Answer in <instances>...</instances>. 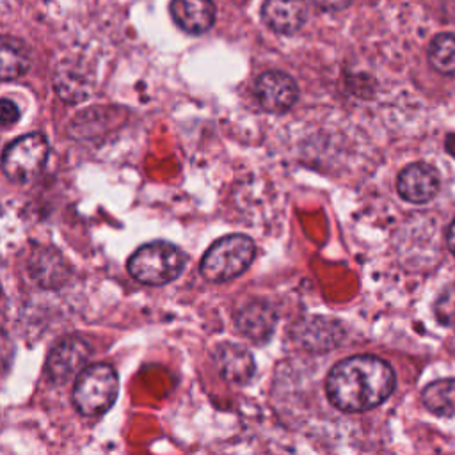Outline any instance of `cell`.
<instances>
[{
	"mask_svg": "<svg viewBox=\"0 0 455 455\" xmlns=\"http://www.w3.org/2000/svg\"><path fill=\"white\" fill-rule=\"evenodd\" d=\"M395 382V371L384 359L354 355L332 366L325 380V393L336 409L364 412L389 398Z\"/></svg>",
	"mask_w": 455,
	"mask_h": 455,
	"instance_id": "cell-1",
	"label": "cell"
},
{
	"mask_svg": "<svg viewBox=\"0 0 455 455\" xmlns=\"http://www.w3.org/2000/svg\"><path fill=\"white\" fill-rule=\"evenodd\" d=\"M254 242L245 235H228L210 245L201 259V274L212 283H226L243 274L254 259Z\"/></svg>",
	"mask_w": 455,
	"mask_h": 455,
	"instance_id": "cell-2",
	"label": "cell"
},
{
	"mask_svg": "<svg viewBox=\"0 0 455 455\" xmlns=\"http://www.w3.org/2000/svg\"><path fill=\"white\" fill-rule=\"evenodd\" d=\"M185 267L183 252L169 242L140 245L128 259V272L139 283L160 286L174 281Z\"/></svg>",
	"mask_w": 455,
	"mask_h": 455,
	"instance_id": "cell-3",
	"label": "cell"
},
{
	"mask_svg": "<svg viewBox=\"0 0 455 455\" xmlns=\"http://www.w3.org/2000/svg\"><path fill=\"white\" fill-rule=\"evenodd\" d=\"M119 379L112 366L98 363L84 368L73 387V403L84 416H96L112 407L117 398Z\"/></svg>",
	"mask_w": 455,
	"mask_h": 455,
	"instance_id": "cell-4",
	"label": "cell"
},
{
	"mask_svg": "<svg viewBox=\"0 0 455 455\" xmlns=\"http://www.w3.org/2000/svg\"><path fill=\"white\" fill-rule=\"evenodd\" d=\"M48 158V142L41 133H27L12 140L2 156V171L12 183L32 181Z\"/></svg>",
	"mask_w": 455,
	"mask_h": 455,
	"instance_id": "cell-5",
	"label": "cell"
},
{
	"mask_svg": "<svg viewBox=\"0 0 455 455\" xmlns=\"http://www.w3.org/2000/svg\"><path fill=\"white\" fill-rule=\"evenodd\" d=\"M89 355L91 348L82 338L68 336L50 350L46 359V373L55 384L66 382L85 368Z\"/></svg>",
	"mask_w": 455,
	"mask_h": 455,
	"instance_id": "cell-6",
	"label": "cell"
},
{
	"mask_svg": "<svg viewBox=\"0 0 455 455\" xmlns=\"http://www.w3.org/2000/svg\"><path fill=\"white\" fill-rule=\"evenodd\" d=\"M254 94L263 110L283 114L295 105L299 89L290 75L283 71H267L258 76Z\"/></svg>",
	"mask_w": 455,
	"mask_h": 455,
	"instance_id": "cell-7",
	"label": "cell"
},
{
	"mask_svg": "<svg viewBox=\"0 0 455 455\" xmlns=\"http://www.w3.org/2000/svg\"><path fill=\"white\" fill-rule=\"evenodd\" d=\"M439 172L425 162H416L403 167L396 178V190L400 197L414 204H423L434 199L439 192Z\"/></svg>",
	"mask_w": 455,
	"mask_h": 455,
	"instance_id": "cell-8",
	"label": "cell"
},
{
	"mask_svg": "<svg viewBox=\"0 0 455 455\" xmlns=\"http://www.w3.org/2000/svg\"><path fill=\"white\" fill-rule=\"evenodd\" d=\"M293 339L309 352H325L343 339V325L332 318L309 316L295 323Z\"/></svg>",
	"mask_w": 455,
	"mask_h": 455,
	"instance_id": "cell-9",
	"label": "cell"
},
{
	"mask_svg": "<svg viewBox=\"0 0 455 455\" xmlns=\"http://www.w3.org/2000/svg\"><path fill=\"white\" fill-rule=\"evenodd\" d=\"M28 272L32 279L43 288H59L66 284L71 268L64 256L52 247L39 245L28 258Z\"/></svg>",
	"mask_w": 455,
	"mask_h": 455,
	"instance_id": "cell-10",
	"label": "cell"
},
{
	"mask_svg": "<svg viewBox=\"0 0 455 455\" xmlns=\"http://www.w3.org/2000/svg\"><path fill=\"white\" fill-rule=\"evenodd\" d=\"M307 16L306 0H265L261 18L277 34H295L302 28Z\"/></svg>",
	"mask_w": 455,
	"mask_h": 455,
	"instance_id": "cell-11",
	"label": "cell"
},
{
	"mask_svg": "<svg viewBox=\"0 0 455 455\" xmlns=\"http://www.w3.org/2000/svg\"><path fill=\"white\" fill-rule=\"evenodd\" d=\"M235 323L238 331L251 341L265 343L275 329L277 315L268 302L252 300L236 313Z\"/></svg>",
	"mask_w": 455,
	"mask_h": 455,
	"instance_id": "cell-12",
	"label": "cell"
},
{
	"mask_svg": "<svg viewBox=\"0 0 455 455\" xmlns=\"http://www.w3.org/2000/svg\"><path fill=\"white\" fill-rule=\"evenodd\" d=\"M215 364L220 375L231 384H245L256 370L251 352L236 343H222L217 347Z\"/></svg>",
	"mask_w": 455,
	"mask_h": 455,
	"instance_id": "cell-13",
	"label": "cell"
},
{
	"mask_svg": "<svg viewBox=\"0 0 455 455\" xmlns=\"http://www.w3.org/2000/svg\"><path fill=\"white\" fill-rule=\"evenodd\" d=\"M171 16L187 34H203L215 21V5L212 0H172Z\"/></svg>",
	"mask_w": 455,
	"mask_h": 455,
	"instance_id": "cell-14",
	"label": "cell"
},
{
	"mask_svg": "<svg viewBox=\"0 0 455 455\" xmlns=\"http://www.w3.org/2000/svg\"><path fill=\"white\" fill-rule=\"evenodd\" d=\"M55 89L68 101H82L91 91V76L78 62H62L55 73Z\"/></svg>",
	"mask_w": 455,
	"mask_h": 455,
	"instance_id": "cell-15",
	"label": "cell"
},
{
	"mask_svg": "<svg viewBox=\"0 0 455 455\" xmlns=\"http://www.w3.org/2000/svg\"><path fill=\"white\" fill-rule=\"evenodd\" d=\"M30 68L28 48L14 37H0V80H16Z\"/></svg>",
	"mask_w": 455,
	"mask_h": 455,
	"instance_id": "cell-16",
	"label": "cell"
},
{
	"mask_svg": "<svg viewBox=\"0 0 455 455\" xmlns=\"http://www.w3.org/2000/svg\"><path fill=\"white\" fill-rule=\"evenodd\" d=\"M423 405L437 416L455 414V379H441L430 382L421 391Z\"/></svg>",
	"mask_w": 455,
	"mask_h": 455,
	"instance_id": "cell-17",
	"label": "cell"
},
{
	"mask_svg": "<svg viewBox=\"0 0 455 455\" xmlns=\"http://www.w3.org/2000/svg\"><path fill=\"white\" fill-rule=\"evenodd\" d=\"M430 66L441 75H455V34H437L427 50Z\"/></svg>",
	"mask_w": 455,
	"mask_h": 455,
	"instance_id": "cell-18",
	"label": "cell"
},
{
	"mask_svg": "<svg viewBox=\"0 0 455 455\" xmlns=\"http://www.w3.org/2000/svg\"><path fill=\"white\" fill-rule=\"evenodd\" d=\"M435 316L444 325H455V286L439 295L435 302Z\"/></svg>",
	"mask_w": 455,
	"mask_h": 455,
	"instance_id": "cell-19",
	"label": "cell"
},
{
	"mask_svg": "<svg viewBox=\"0 0 455 455\" xmlns=\"http://www.w3.org/2000/svg\"><path fill=\"white\" fill-rule=\"evenodd\" d=\"M20 119V108L14 101L0 100V126H12Z\"/></svg>",
	"mask_w": 455,
	"mask_h": 455,
	"instance_id": "cell-20",
	"label": "cell"
},
{
	"mask_svg": "<svg viewBox=\"0 0 455 455\" xmlns=\"http://www.w3.org/2000/svg\"><path fill=\"white\" fill-rule=\"evenodd\" d=\"M313 4L320 9H323V11H332L334 12V11L347 9L352 4V0H313Z\"/></svg>",
	"mask_w": 455,
	"mask_h": 455,
	"instance_id": "cell-21",
	"label": "cell"
},
{
	"mask_svg": "<svg viewBox=\"0 0 455 455\" xmlns=\"http://www.w3.org/2000/svg\"><path fill=\"white\" fill-rule=\"evenodd\" d=\"M446 243H448V249L455 254V219H453V222H451V224H450V228H448Z\"/></svg>",
	"mask_w": 455,
	"mask_h": 455,
	"instance_id": "cell-22",
	"label": "cell"
}]
</instances>
